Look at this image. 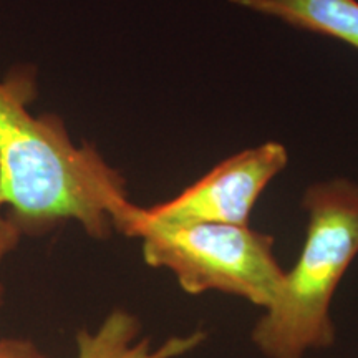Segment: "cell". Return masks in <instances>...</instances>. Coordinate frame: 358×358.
<instances>
[{"label": "cell", "instance_id": "1", "mask_svg": "<svg viewBox=\"0 0 358 358\" xmlns=\"http://www.w3.org/2000/svg\"><path fill=\"white\" fill-rule=\"evenodd\" d=\"M35 96L32 66L0 82V214L7 209L22 236L77 222L92 239H108L131 204L123 174L95 146L71 140L60 116L30 113Z\"/></svg>", "mask_w": 358, "mask_h": 358}, {"label": "cell", "instance_id": "2", "mask_svg": "<svg viewBox=\"0 0 358 358\" xmlns=\"http://www.w3.org/2000/svg\"><path fill=\"white\" fill-rule=\"evenodd\" d=\"M302 206L307 213L302 252L252 330L254 345L266 358H303L334 345L330 306L358 256V182L345 178L315 182L307 187Z\"/></svg>", "mask_w": 358, "mask_h": 358}, {"label": "cell", "instance_id": "3", "mask_svg": "<svg viewBox=\"0 0 358 358\" xmlns=\"http://www.w3.org/2000/svg\"><path fill=\"white\" fill-rule=\"evenodd\" d=\"M115 231L141 239L150 267L166 268L185 292L236 295L266 310L279 294L285 271L274 254V237L249 226L219 222L164 224L129 204Z\"/></svg>", "mask_w": 358, "mask_h": 358}, {"label": "cell", "instance_id": "4", "mask_svg": "<svg viewBox=\"0 0 358 358\" xmlns=\"http://www.w3.org/2000/svg\"><path fill=\"white\" fill-rule=\"evenodd\" d=\"M289 163L284 145L275 141L248 148L226 158L208 174L169 201L141 208L146 219L164 224L219 222L249 226L259 196Z\"/></svg>", "mask_w": 358, "mask_h": 358}, {"label": "cell", "instance_id": "5", "mask_svg": "<svg viewBox=\"0 0 358 358\" xmlns=\"http://www.w3.org/2000/svg\"><path fill=\"white\" fill-rule=\"evenodd\" d=\"M206 340L204 330L173 335L158 347L141 337V322L124 308H115L96 330L77 334V358H179L196 350Z\"/></svg>", "mask_w": 358, "mask_h": 358}, {"label": "cell", "instance_id": "6", "mask_svg": "<svg viewBox=\"0 0 358 358\" xmlns=\"http://www.w3.org/2000/svg\"><path fill=\"white\" fill-rule=\"evenodd\" d=\"M237 7L327 35L358 50V0H229Z\"/></svg>", "mask_w": 358, "mask_h": 358}, {"label": "cell", "instance_id": "7", "mask_svg": "<svg viewBox=\"0 0 358 358\" xmlns=\"http://www.w3.org/2000/svg\"><path fill=\"white\" fill-rule=\"evenodd\" d=\"M20 239L22 232L19 231V227L6 214H0V266L17 249V245L20 244ZM3 297H6V287H3L2 280H0V307L3 303Z\"/></svg>", "mask_w": 358, "mask_h": 358}, {"label": "cell", "instance_id": "8", "mask_svg": "<svg viewBox=\"0 0 358 358\" xmlns=\"http://www.w3.org/2000/svg\"><path fill=\"white\" fill-rule=\"evenodd\" d=\"M0 358H47L32 340L2 338L0 340Z\"/></svg>", "mask_w": 358, "mask_h": 358}]
</instances>
